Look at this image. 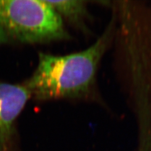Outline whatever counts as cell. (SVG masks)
Wrapping results in <instances>:
<instances>
[{
	"instance_id": "obj_1",
	"label": "cell",
	"mask_w": 151,
	"mask_h": 151,
	"mask_svg": "<svg viewBox=\"0 0 151 151\" xmlns=\"http://www.w3.org/2000/svg\"><path fill=\"white\" fill-rule=\"evenodd\" d=\"M114 32L113 21L88 48L79 52L55 55L39 54L35 71L23 83L31 98L37 101L86 98L95 86L99 64Z\"/></svg>"
},
{
	"instance_id": "obj_2",
	"label": "cell",
	"mask_w": 151,
	"mask_h": 151,
	"mask_svg": "<svg viewBox=\"0 0 151 151\" xmlns=\"http://www.w3.org/2000/svg\"><path fill=\"white\" fill-rule=\"evenodd\" d=\"M64 21L46 0H0V44L70 39Z\"/></svg>"
},
{
	"instance_id": "obj_3",
	"label": "cell",
	"mask_w": 151,
	"mask_h": 151,
	"mask_svg": "<svg viewBox=\"0 0 151 151\" xmlns=\"http://www.w3.org/2000/svg\"><path fill=\"white\" fill-rule=\"evenodd\" d=\"M30 98L23 84L0 82V151H15V123Z\"/></svg>"
},
{
	"instance_id": "obj_4",
	"label": "cell",
	"mask_w": 151,
	"mask_h": 151,
	"mask_svg": "<svg viewBox=\"0 0 151 151\" xmlns=\"http://www.w3.org/2000/svg\"><path fill=\"white\" fill-rule=\"evenodd\" d=\"M47 1V0H46ZM57 13L64 20L80 29L86 31V21L89 17L86 1L82 0H64V1H47Z\"/></svg>"
}]
</instances>
